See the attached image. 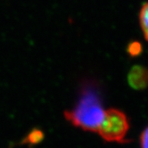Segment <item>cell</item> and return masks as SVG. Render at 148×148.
<instances>
[{"label":"cell","mask_w":148,"mask_h":148,"mask_svg":"<svg viewBox=\"0 0 148 148\" xmlns=\"http://www.w3.org/2000/svg\"><path fill=\"white\" fill-rule=\"evenodd\" d=\"M105 110L100 88L95 82L87 81L81 86L75 105L65 112V118L84 131L97 132Z\"/></svg>","instance_id":"6da1fadb"},{"label":"cell","mask_w":148,"mask_h":148,"mask_svg":"<svg viewBox=\"0 0 148 148\" xmlns=\"http://www.w3.org/2000/svg\"><path fill=\"white\" fill-rule=\"evenodd\" d=\"M129 130L130 122L127 115L119 109L111 108L105 110L97 133L106 142L123 144L128 140Z\"/></svg>","instance_id":"7a4b0ae2"},{"label":"cell","mask_w":148,"mask_h":148,"mask_svg":"<svg viewBox=\"0 0 148 148\" xmlns=\"http://www.w3.org/2000/svg\"><path fill=\"white\" fill-rule=\"evenodd\" d=\"M130 86L136 90H142L148 87V69L141 66H133L128 74Z\"/></svg>","instance_id":"3957f363"},{"label":"cell","mask_w":148,"mask_h":148,"mask_svg":"<svg viewBox=\"0 0 148 148\" xmlns=\"http://www.w3.org/2000/svg\"><path fill=\"white\" fill-rule=\"evenodd\" d=\"M139 23L144 36L148 41V3H145L140 10Z\"/></svg>","instance_id":"277c9868"},{"label":"cell","mask_w":148,"mask_h":148,"mask_svg":"<svg viewBox=\"0 0 148 148\" xmlns=\"http://www.w3.org/2000/svg\"><path fill=\"white\" fill-rule=\"evenodd\" d=\"M128 53L129 55L131 56H137L141 54L142 52V46L139 42H136V41H133L131 43L129 44L128 46Z\"/></svg>","instance_id":"5b68a950"},{"label":"cell","mask_w":148,"mask_h":148,"mask_svg":"<svg viewBox=\"0 0 148 148\" xmlns=\"http://www.w3.org/2000/svg\"><path fill=\"white\" fill-rule=\"evenodd\" d=\"M141 148H148V127L145 129L140 136Z\"/></svg>","instance_id":"8992f818"}]
</instances>
